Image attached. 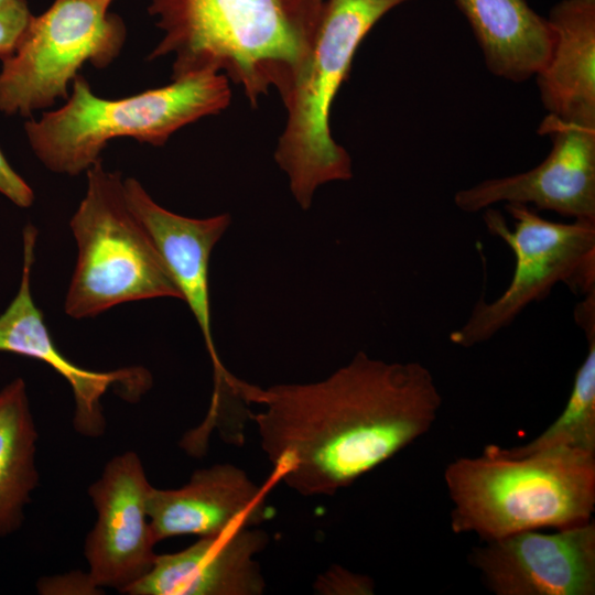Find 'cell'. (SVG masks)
<instances>
[{
	"mask_svg": "<svg viewBox=\"0 0 595 595\" xmlns=\"http://www.w3.org/2000/svg\"><path fill=\"white\" fill-rule=\"evenodd\" d=\"M272 477L303 496L334 495L390 459L433 425L442 397L416 361L358 351L324 380L261 388L238 379Z\"/></svg>",
	"mask_w": 595,
	"mask_h": 595,
	"instance_id": "1",
	"label": "cell"
},
{
	"mask_svg": "<svg viewBox=\"0 0 595 595\" xmlns=\"http://www.w3.org/2000/svg\"><path fill=\"white\" fill-rule=\"evenodd\" d=\"M325 0H153L166 34L151 54L174 53L172 79L214 71L252 105L274 87L281 98L311 51Z\"/></svg>",
	"mask_w": 595,
	"mask_h": 595,
	"instance_id": "2",
	"label": "cell"
},
{
	"mask_svg": "<svg viewBox=\"0 0 595 595\" xmlns=\"http://www.w3.org/2000/svg\"><path fill=\"white\" fill-rule=\"evenodd\" d=\"M455 533L484 541L527 530L567 529L593 520L595 453L559 446L520 457L486 447L445 470Z\"/></svg>",
	"mask_w": 595,
	"mask_h": 595,
	"instance_id": "3",
	"label": "cell"
},
{
	"mask_svg": "<svg viewBox=\"0 0 595 595\" xmlns=\"http://www.w3.org/2000/svg\"><path fill=\"white\" fill-rule=\"evenodd\" d=\"M230 97L227 77L214 71L187 74L166 86L120 99L98 97L78 74L67 101L40 120H29L25 132L47 169L78 175L101 160L108 141L128 137L163 145L182 127L220 112Z\"/></svg>",
	"mask_w": 595,
	"mask_h": 595,
	"instance_id": "4",
	"label": "cell"
},
{
	"mask_svg": "<svg viewBox=\"0 0 595 595\" xmlns=\"http://www.w3.org/2000/svg\"><path fill=\"white\" fill-rule=\"evenodd\" d=\"M412 0H325L309 56L282 98L288 117L274 153L303 209L317 187L353 176L348 152L332 138L329 111L354 55L372 26Z\"/></svg>",
	"mask_w": 595,
	"mask_h": 595,
	"instance_id": "5",
	"label": "cell"
},
{
	"mask_svg": "<svg viewBox=\"0 0 595 595\" xmlns=\"http://www.w3.org/2000/svg\"><path fill=\"white\" fill-rule=\"evenodd\" d=\"M87 191L71 219L78 248L64 310L94 317L126 302L181 294L151 238L128 205L119 172L101 160L87 171Z\"/></svg>",
	"mask_w": 595,
	"mask_h": 595,
	"instance_id": "6",
	"label": "cell"
},
{
	"mask_svg": "<svg viewBox=\"0 0 595 595\" xmlns=\"http://www.w3.org/2000/svg\"><path fill=\"white\" fill-rule=\"evenodd\" d=\"M505 207L513 219L511 229L491 207L485 209L484 221L512 251L513 274L501 295L491 302L479 299L467 321L450 334V340L461 347L490 339L559 283L584 295L595 290V220L552 221L528 205Z\"/></svg>",
	"mask_w": 595,
	"mask_h": 595,
	"instance_id": "7",
	"label": "cell"
},
{
	"mask_svg": "<svg viewBox=\"0 0 595 595\" xmlns=\"http://www.w3.org/2000/svg\"><path fill=\"white\" fill-rule=\"evenodd\" d=\"M112 0H55L31 18L14 52L2 61L0 111L24 117L67 98L68 84L90 63L107 67L126 39Z\"/></svg>",
	"mask_w": 595,
	"mask_h": 595,
	"instance_id": "8",
	"label": "cell"
},
{
	"mask_svg": "<svg viewBox=\"0 0 595 595\" xmlns=\"http://www.w3.org/2000/svg\"><path fill=\"white\" fill-rule=\"evenodd\" d=\"M538 132L552 142L541 163L457 191L456 207L477 213L498 203L523 204L572 219L595 220V126L547 115Z\"/></svg>",
	"mask_w": 595,
	"mask_h": 595,
	"instance_id": "9",
	"label": "cell"
},
{
	"mask_svg": "<svg viewBox=\"0 0 595 595\" xmlns=\"http://www.w3.org/2000/svg\"><path fill=\"white\" fill-rule=\"evenodd\" d=\"M151 484L132 451L111 458L88 495L97 521L85 541L88 577L123 593L152 567L158 542L148 513Z\"/></svg>",
	"mask_w": 595,
	"mask_h": 595,
	"instance_id": "10",
	"label": "cell"
},
{
	"mask_svg": "<svg viewBox=\"0 0 595 595\" xmlns=\"http://www.w3.org/2000/svg\"><path fill=\"white\" fill-rule=\"evenodd\" d=\"M469 562L496 595H594L595 523L485 541Z\"/></svg>",
	"mask_w": 595,
	"mask_h": 595,
	"instance_id": "11",
	"label": "cell"
},
{
	"mask_svg": "<svg viewBox=\"0 0 595 595\" xmlns=\"http://www.w3.org/2000/svg\"><path fill=\"white\" fill-rule=\"evenodd\" d=\"M36 228L28 224L23 230V270L19 291L0 315V351L26 356L48 365L71 386L74 401V428L86 436L104 433L106 420L100 400L111 387L128 401H137L152 385L142 367L95 371L77 366L56 347L44 322L42 311L31 293Z\"/></svg>",
	"mask_w": 595,
	"mask_h": 595,
	"instance_id": "12",
	"label": "cell"
},
{
	"mask_svg": "<svg viewBox=\"0 0 595 595\" xmlns=\"http://www.w3.org/2000/svg\"><path fill=\"white\" fill-rule=\"evenodd\" d=\"M123 187L129 207L151 236L181 300L201 329L214 371L212 400H219L230 393L235 376L221 364L213 338L209 260L231 218L228 214L208 218L182 216L154 202L134 178L125 180Z\"/></svg>",
	"mask_w": 595,
	"mask_h": 595,
	"instance_id": "13",
	"label": "cell"
},
{
	"mask_svg": "<svg viewBox=\"0 0 595 595\" xmlns=\"http://www.w3.org/2000/svg\"><path fill=\"white\" fill-rule=\"evenodd\" d=\"M268 542L257 527L199 537L178 552L156 554L151 570L123 594L261 595L266 580L256 555Z\"/></svg>",
	"mask_w": 595,
	"mask_h": 595,
	"instance_id": "14",
	"label": "cell"
},
{
	"mask_svg": "<svg viewBox=\"0 0 595 595\" xmlns=\"http://www.w3.org/2000/svg\"><path fill=\"white\" fill-rule=\"evenodd\" d=\"M232 464L195 470L180 488H151L148 513L155 540L184 534L210 536L239 527H258L269 515L268 488Z\"/></svg>",
	"mask_w": 595,
	"mask_h": 595,
	"instance_id": "15",
	"label": "cell"
},
{
	"mask_svg": "<svg viewBox=\"0 0 595 595\" xmlns=\"http://www.w3.org/2000/svg\"><path fill=\"white\" fill-rule=\"evenodd\" d=\"M550 57L534 76L548 115L595 126V0H561L547 18Z\"/></svg>",
	"mask_w": 595,
	"mask_h": 595,
	"instance_id": "16",
	"label": "cell"
},
{
	"mask_svg": "<svg viewBox=\"0 0 595 595\" xmlns=\"http://www.w3.org/2000/svg\"><path fill=\"white\" fill-rule=\"evenodd\" d=\"M454 1L494 76L522 83L544 67L553 46V30L527 0Z\"/></svg>",
	"mask_w": 595,
	"mask_h": 595,
	"instance_id": "17",
	"label": "cell"
},
{
	"mask_svg": "<svg viewBox=\"0 0 595 595\" xmlns=\"http://www.w3.org/2000/svg\"><path fill=\"white\" fill-rule=\"evenodd\" d=\"M36 440L25 382L17 378L0 390V537L21 527L39 484Z\"/></svg>",
	"mask_w": 595,
	"mask_h": 595,
	"instance_id": "18",
	"label": "cell"
},
{
	"mask_svg": "<svg viewBox=\"0 0 595 595\" xmlns=\"http://www.w3.org/2000/svg\"><path fill=\"white\" fill-rule=\"evenodd\" d=\"M587 354L578 367L564 410L540 435L523 445L486 448L507 457H520L551 447H572L595 453V332L586 334Z\"/></svg>",
	"mask_w": 595,
	"mask_h": 595,
	"instance_id": "19",
	"label": "cell"
},
{
	"mask_svg": "<svg viewBox=\"0 0 595 595\" xmlns=\"http://www.w3.org/2000/svg\"><path fill=\"white\" fill-rule=\"evenodd\" d=\"M314 589L322 595H371L375 583L368 575L332 565L316 577Z\"/></svg>",
	"mask_w": 595,
	"mask_h": 595,
	"instance_id": "20",
	"label": "cell"
},
{
	"mask_svg": "<svg viewBox=\"0 0 595 595\" xmlns=\"http://www.w3.org/2000/svg\"><path fill=\"white\" fill-rule=\"evenodd\" d=\"M32 14L25 0H11L0 8V60L9 57L22 37Z\"/></svg>",
	"mask_w": 595,
	"mask_h": 595,
	"instance_id": "21",
	"label": "cell"
},
{
	"mask_svg": "<svg viewBox=\"0 0 595 595\" xmlns=\"http://www.w3.org/2000/svg\"><path fill=\"white\" fill-rule=\"evenodd\" d=\"M0 193L19 207L33 204L34 194L26 182L10 166L0 150Z\"/></svg>",
	"mask_w": 595,
	"mask_h": 595,
	"instance_id": "22",
	"label": "cell"
},
{
	"mask_svg": "<svg viewBox=\"0 0 595 595\" xmlns=\"http://www.w3.org/2000/svg\"><path fill=\"white\" fill-rule=\"evenodd\" d=\"M574 318L585 334L595 332V290L585 294L583 301L575 306Z\"/></svg>",
	"mask_w": 595,
	"mask_h": 595,
	"instance_id": "23",
	"label": "cell"
},
{
	"mask_svg": "<svg viewBox=\"0 0 595 595\" xmlns=\"http://www.w3.org/2000/svg\"><path fill=\"white\" fill-rule=\"evenodd\" d=\"M11 0H0V8L9 3Z\"/></svg>",
	"mask_w": 595,
	"mask_h": 595,
	"instance_id": "24",
	"label": "cell"
}]
</instances>
